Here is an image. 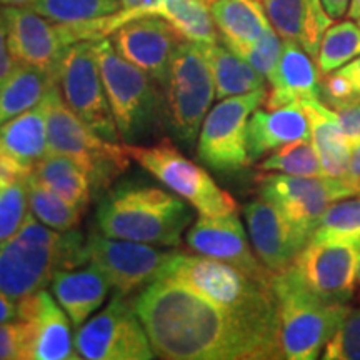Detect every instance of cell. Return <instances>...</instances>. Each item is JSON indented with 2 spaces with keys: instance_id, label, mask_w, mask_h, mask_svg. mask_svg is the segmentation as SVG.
<instances>
[{
  "instance_id": "6da1fadb",
  "label": "cell",
  "mask_w": 360,
  "mask_h": 360,
  "mask_svg": "<svg viewBox=\"0 0 360 360\" xmlns=\"http://www.w3.org/2000/svg\"><path fill=\"white\" fill-rule=\"evenodd\" d=\"M154 354L167 360L278 359L227 310L172 278L159 277L135 297Z\"/></svg>"
},
{
  "instance_id": "7a4b0ae2",
  "label": "cell",
  "mask_w": 360,
  "mask_h": 360,
  "mask_svg": "<svg viewBox=\"0 0 360 360\" xmlns=\"http://www.w3.org/2000/svg\"><path fill=\"white\" fill-rule=\"evenodd\" d=\"M159 277L177 281L212 300L257 335L278 359H283L272 281H259L231 264L207 255L180 252L170 254Z\"/></svg>"
},
{
  "instance_id": "3957f363",
  "label": "cell",
  "mask_w": 360,
  "mask_h": 360,
  "mask_svg": "<svg viewBox=\"0 0 360 360\" xmlns=\"http://www.w3.org/2000/svg\"><path fill=\"white\" fill-rule=\"evenodd\" d=\"M82 232L56 231L32 212L13 236L0 244V292L20 300L42 290L60 270L87 262Z\"/></svg>"
},
{
  "instance_id": "277c9868",
  "label": "cell",
  "mask_w": 360,
  "mask_h": 360,
  "mask_svg": "<svg viewBox=\"0 0 360 360\" xmlns=\"http://www.w3.org/2000/svg\"><path fill=\"white\" fill-rule=\"evenodd\" d=\"M192 219V210L179 197L137 184L115 187L97 209V227L103 236L148 245H180Z\"/></svg>"
},
{
  "instance_id": "5b68a950",
  "label": "cell",
  "mask_w": 360,
  "mask_h": 360,
  "mask_svg": "<svg viewBox=\"0 0 360 360\" xmlns=\"http://www.w3.org/2000/svg\"><path fill=\"white\" fill-rule=\"evenodd\" d=\"M272 290L283 359H319L349 302H330L315 294L292 265L274 272Z\"/></svg>"
},
{
  "instance_id": "8992f818",
  "label": "cell",
  "mask_w": 360,
  "mask_h": 360,
  "mask_svg": "<svg viewBox=\"0 0 360 360\" xmlns=\"http://www.w3.org/2000/svg\"><path fill=\"white\" fill-rule=\"evenodd\" d=\"M47 147L51 154L69 155L89 172L94 193H101L130 165L127 147L94 132L62 97L58 82L45 94Z\"/></svg>"
},
{
  "instance_id": "52a82bcc",
  "label": "cell",
  "mask_w": 360,
  "mask_h": 360,
  "mask_svg": "<svg viewBox=\"0 0 360 360\" xmlns=\"http://www.w3.org/2000/svg\"><path fill=\"white\" fill-rule=\"evenodd\" d=\"M94 52L120 137L129 143L137 142L162 117V87L120 56L109 37L94 40Z\"/></svg>"
},
{
  "instance_id": "ba28073f",
  "label": "cell",
  "mask_w": 360,
  "mask_h": 360,
  "mask_svg": "<svg viewBox=\"0 0 360 360\" xmlns=\"http://www.w3.org/2000/svg\"><path fill=\"white\" fill-rule=\"evenodd\" d=\"M214 97L215 84L204 45L182 40L162 85V119L179 142H195Z\"/></svg>"
},
{
  "instance_id": "9c48e42d",
  "label": "cell",
  "mask_w": 360,
  "mask_h": 360,
  "mask_svg": "<svg viewBox=\"0 0 360 360\" xmlns=\"http://www.w3.org/2000/svg\"><path fill=\"white\" fill-rule=\"evenodd\" d=\"M125 147L130 159L188 202L200 215L217 217L237 212V202L231 193L220 188L205 169L187 159L169 139L150 147L134 143Z\"/></svg>"
},
{
  "instance_id": "30bf717a",
  "label": "cell",
  "mask_w": 360,
  "mask_h": 360,
  "mask_svg": "<svg viewBox=\"0 0 360 360\" xmlns=\"http://www.w3.org/2000/svg\"><path fill=\"white\" fill-rule=\"evenodd\" d=\"M265 98V89L227 97L207 114L197 142V155L207 167L219 174H236L250 164L247 125Z\"/></svg>"
},
{
  "instance_id": "8fae6325",
  "label": "cell",
  "mask_w": 360,
  "mask_h": 360,
  "mask_svg": "<svg viewBox=\"0 0 360 360\" xmlns=\"http://www.w3.org/2000/svg\"><path fill=\"white\" fill-rule=\"evenodd\" d=\"M57 82L67 105L80 120L107 141H119L120 132L103 89L94 42L85 40L67 49L58 65Z\"/></svg>"
},
{
  "instance_id": "7c38bea8",
  "label": "cell",
  "mask_w": 360,
  "mask_h": 360,
  "mask_svg": "<svg viewBox=\"0 0 360 360\" xmlns=\"http://www.w3.org/2000/svg\"><path fill=\"white\" fill-rule=\"evenodd\" d=\"M85 360H150L155 357L134 305L117 295L101 314L79 327L74 339Z\"/></svg>"
},
{
  "instance_id": "4fadbf2b",
  "label": "cell",
  "mask_w": 360,
  "mask_h": 360,
  "mask_svg": "<svg viewBox=\"0 0 360 360\" xmlns=\"http://www.w3.org/2000/svg\"><path fill=\"white\" fill-rule=\"evenodd\" d=\"M260 199L276 205L290 222L314 233L315 225L334 202L360 195L359 188L332 177L267 174L257 177Z\"/></svg>"
},
{
  "instance_id": "5bb4252c",
  "label": "cell",
  "mask_w": 360,
  "mask_h": 360,
  "mask_svg": "<svg viewBox=\"0 0 360 360\" xmlns=\"http://www.w3.org/2000/svg\"><path fill=\"white\" fill-rule=\"evenodd\" d=\"M87 262L96 264L109 278L117 295L155 281L172 252H162L148 244L90 233L85 240Z\"/></svg>"
},
{
  "instance_id": "9a60e30c",
  "label": "cell",
  "mask_w": 360,
  "mask_h": 360,
  "mask_svg": "<svg viewBox=\"0 0 360 360\" xmlns=\"http://www.w3.org/2000/svg\"><path fill=\"white\" fill-rule=\"evenodd\" d=\"M357 259L359 244L310 238L292 267L315 294L330 302L347 304L355 292Z\"/></svg>"
},
{
  "instance_id": "2e32d148",
  "label": "cell",
  "mask_w": 360,
  "mask_h": 360,
  "mask_svg": "<svg viewBox=\"0 0 360 360\" xmlns=\"http://www.w3.org/2000/svg\"><path fill=\"white\" fill-rule=\"evenodd\" d=\"M0 12L13 60L57 77L62 57L70 47L58 24L30 7H2Z\"/></svg>"
},
{
  "instance_id": "e0dca14e",
  "label": "cell",
  "mask_w": 360,
  "mask_h": 360,
  "mask_svg": "<svg viewBox=\"0 0 360 360\" xmlns=\"http://www.w3.org/2000/svg\"><path fill=\"white\" fill-rule=\"evenodd\" d=\"M182 40L186 39L160 17L130 20L110 35L115 51L150 75L160 87L167 80L170 64Z\"/></svg>"
},
{
  "instance_id": "ac0fdd59",
  "label": "cell",
  "mask_w": 360,
  "mask_h": 360,
  "mask_svg": "<svg viewBox=\"0 0 360 360\" xmlns=\"http://www.w3.org/2000/svg\"><path fill=\"white\" fill-rule=\"evenodd\" d=\"M17 319L27 327V360H77L70 321L49 292L37 290L19 300Z\"/></svg>"
},
{
  "instance_id": "d6986e66",
  "label": "cell",
  "mask_w": 360,
  "mask_h": 360,
  "mask_svg": "<svg viewBox=\"0 0 360 360\" xmlns=\"http://www.w3.org/2000/svg\"><path fill=\"white\" fill-rule=\"evenodd\" d=\"M244 215L255 254L270 272L290 267L312 238V233L290 222L276 205L264 199L249 202Z\"/></svg>"
},
{
  "instance_id": "ffe728a7",
  "label": "cell",
  "mask_w": 360,
  "mask_h": 360,
  "mask_svg": "<svg viewBox=\"0 0 360 360\" xmlns=\"http://www.w3.org/2000/svg\"><path fill=\"white\" fill-rule=\"evenodd\" d=\"M186 240L197 254L231 264L259 281H272L274 272H270L250 250L244 225L238 220L237 212L217 217L200 215L187 232Z\"/></svg>"
},
{
  "instance_id": "44dd1931",
  "label": "cell",
  "mask_w": 360,
  "mask_h": 360,
  "mask_svg": "<svg viewBox=\"0 0 360 360\" xmlns=\"http://www.w3.org/2000/svg\"><path fill=\"white\" fill-rule=\"evenodd\" d=\"M270 92L265 98L269 110L281 109L290 103L321 101V75L319 67L300 45L283 40L278 64L270 75Z\"/></svg>"
},
{
  "instance_id": "7402d4cb",
  "label": "cell",
  "mask_w": 360,
  "mask_h": 360,
  "mask_svg": "<svg viewBox=\"0 0 360 360\" xmlns=\"http://www.w3.org/2000/svg\"><path fill=\"white\" fill-rule=\"evenodd\" d=\"M264 8L282 40L295 42L317 58L323 34L334 20L322 0H264Z\"/></svg>"
},
{
  "instance_id": "603a6c76",
  "label": "cell",
  "mask_w": 360,
  "mask_h": 360,
  "mask_svg": "<svg viewBox=\"0 0 360 360\" xmlns=\"http://www.w3.org/2000/svg\"><path fill=\"white\" fill-rule=\"evenodd\" d=\"M309 139L310 124L300 103H290L272 110L255 109L247 125L249 162H259L287 143Z\"/></svg>"
},
{
  "instance_id": "cb8c5ba5",
  "label": "cell",
  "mask_w": 360,
  "mask_h": 360,
  "mask_svg": "<svg viewBox=\"0 0 360 360\" xmlns=\"http://www.w3.org/2000/svg\"><path fill=\"white\" fill-rule=\"evenodd\" d=\"M110 287L109 278L96 264L60 270L52 278L53 295L75 327L82 326L101 307Z\"/></svg>"
},
{
  "instance_id": "d4e9b609",
  "label": "cell",
  "mask_w": 360,
  "mask_h": 360,
  "mask_svg": "<svg viewBox=\"0 0 360 360\" xmlns=\"http://www.w3.org/2000/svg\"><path fill=\"white\" fill-rule=\"evenodd\" d=\"M302 107L310 124V141L321 159L323 174L349 182L352 142L342 129L335 110L328 109L322 101L305 102Z\"/></svg>"
},
{
  "instance_id": "484cf974",
  "label": "cell",
  "mask_w": 360,
  "mask_h": 360,
  "mask_svg": "<svg viewBox=\"0 0 360 360\" xmlns=\"http://www.w3.org/2000/svg\"><path fill=\"white\" fill-rule=\"evenodd\" d=\"M210 13L217 27L220 44L238 57L270 27L260 0H217L210 6Z\"/></svg>"
},
{
  "instance_id": "4316f807",
  "label": "cell",
  "mask_w": 360,
  "mask_h": 360,
  "mask_svg": "<svg viewBox=\"0 0 360 360\" xmlns=\"http://www.w3.org/2000/svg\"><path fill=\"white\" fill-rule=\"evenodd\" d=\"M0 150L32 167L47 154V103L25 110L0 125Z\"/></svg>"
},
{
  "instance_id": "83f0119b",
  "label": "cell",
  "mask_w": 360,
  "mask_h": 360,
  "mask_svg": "<svg viewBox=\"0 0 360 360\" xmlns=\"http://www.w3.org/2000/svg\"><path fill=\"white\" fill-rule=\"evenodd\" d=\"M32 177L70 204L84 209L90 204L94 191L89 172L69 155L47 152L44 159L34 165Z\"/></svg>"
},
{
  "instance_id": "f1b7e54d",
  "label": "cell",
  "mask_w": 360,
  "mask_h": 360,
  "mask_svg": "<svg viewBox=\"0 0 360 360\" xmlns=\"http://www.w3.org/2000/svg\"><path fill=\"white\" fill-rule=\"evenodd\" d=\"M215 84L219 101L265 89V77L249 62L233 53L222 44H202Z\"/></svg>"
},
{
  "instance_id": "f546056e",
  "label": "cell",
  "mask_w": 360,
  "mask_h": 360,
  "mask_svg": "<svg viewBox=\"0 0 360 360\" xmlns=\"http://www.w3.org/2000/svg\"><path fill=\"white\" fill-rule=\"evenodd\" d=\"M56 82L57 77L35 67L15 64L11 74L0 82V125L39 105Z\"/></svg>"
},
{
  "instance_id": "4dcf8cb0",
  "label": "cell",
  "mask_w": 360,
  "mask_h": 360,
  "mask_svg": "<svg viewBox=\"0 0 360 360\" xmlns=\"http://www.w3.org/2000/svg\"><path fill=\"white\" fill-rule=\"evenodd\" d=\"M29 210L47 227L56 231H70L75 229L82 220L85 210L84 207L70 204L69 200L62 199L51 188L44 187L30 175L29 182Z\"/></svg>"
},
{
  "instance_id": "1f68e13d",
  "label": "cell",
  "mask_w": 360,
  "mask_h": 360,
  "mask_svg": "<svg viewBox=\"0 0 360 360\" xmlns=\"http://www.w3.org/2000/svg\"><path fill=\"white\" fill-rule=\"evenodd\" d=\"M360 56V25L350 20L330 25L323 34L317 53V67L322 75L330 74Z\"/></svg>"
},
{
  "instance_id": "d6a6232c",
  "label": "cell",
  "mask_w": 360,
  "mask_h": 360,
  "mask_svg": "<svg viewBox=\"0 0 360 360\" xmlns=\"http://www.w3.org/2000/svg\"><path fill=\"white\" fill-rule=\"evenodd\" d=\"M264 172H281L299 177H327L312 141L287 143L259 164Z\"/></svg>"
},
{
  "instance_id": "836d02e7",
  "label": "cell",
  "mask_w": 360,
  "mask_h": 360,
  "mask_svg": "<svg viewBox=\"0 0 360 360\" xmlns=\"http://www.w3.org/2000/svg\"><path fill=\"white\" fill-rule=\"evenodd\" d=\"M32 8L56 24H77L112 15L122 6L119 0H35Z\"/></svg>"
},
{
  "instance_id": "e575fe53",
  "label": "cell",
  "mask_w": 360,
  "mask_h": 360,
  "mask_svg": "<svg viewBox=\"0 0 360 360\" xmlns=\"http://www.w3.org/2000/svg\"><path fill=\"white\" fill-rule=\"evenodd\" d=\"M314 240L360 242V197L337 200L315 225Z\"/></svg>"
},
{
  "instance_id": "d590c367",
  "label": "cell",
  "mask_w": 360,
  "mask_h": 360,
  "mask_svg": "<svg viewBox=\"0 0 360 360\" xmlns=\"http://www.w3.org/2000/svg\"><path fill=\"white\" fill-rule=\"evenodd\" d=\"M321 357L323 360H360V305H347Z\"/></svg>"
},
{
  "instance_id": "8d00e7d4",
  "label": "cell",
  "mask_w": 360,
  "mask_h": 360,
  "mask_svg": "<svg viewBox=\"0 0 360 360\" xmlns=\"http://www.w3.org/2000/svg\"><path fill=\"white\" fill-rule=\"evenodd\" d=\"M27 182L0 187V244L19 231L30 212Z\"/></svg>"
},
{
  "instance_id": "74e56055",
  "label": "cell",
  "mask_w": 360,
  "mask_h": 360,
  "mask_svg": "<svg viewBox=\"0 0 360 360\" xmlns=\"http://www.w3.org/2000/svg\"><path fill=\"white\" fill-rule=\"evenodd\" d=\"M282 45L283 40L281 39V35L270 25L262 37L254 45H250L240 57L249 62L259 74H262L269 80L278 64V58H281L282 53Z\"/></svg>"
},
{
  "instance_id": "f35d334b",
  "label": "cell",
  "mask_w": 360,
  "mask_h": 360,
  "mask_svg": "<svg viewBox=\"0 0 360 360\" xmlns=\"http://www.w3.org/2000/svg\"><path fill=\"white\" fill-rule=\"evenodd\" d=\"M0 360H27V327L19 319L0 323Z\"/></svg>"
},
{
  "instance_id": "ab89813d",
  "label": "cell",
  "mask_w": 360,
  "mask_h": 360,
  "mask_svg": "<svg viewBox=\"0 0 360 360\" xmlns=\"http://www.w3.org/2000/svg\"><path fill=\"white\" fill-rule=\"evenodd\" d=\"M32 167H27L12 155L0 150V187L27 182L32 175Z\"/></svg>"
},
{
  "instance_id": "60d3db41",
  "label": "cell",
  "mask_w": 360,
  "mask_h": 360,
  "mask_svg": "<svg viewBox=\"0 0 360 360\" xmlns=\"http://www.w3.org/2000/svg\"><path fill=\"white\" fill-rule=\"evenodd\" d=\"M339 117L342 129L350 142H360V103H352V105L342 107L335 110Z\"/></svg>"
},
{
  "instance_id": "b9f144b4",
  "label": "cell",
  "mask_w": 360,
  "mask_h": 360,
  "mask_svg": "<svg viewBox=\"0 0 360 360\" xmlns=\"http://www.w3.org/2000/svg\"><path fill=\"white\" fill-rule=\"evenodd\" d=\"M17 62L13 60L11 47H8V39H7V27L4 22L2 12H0V82L11 74Z\"/></svg>"
},
{
  "instance_id": "7bdbcfd3",
  "label": "cell",
  "mask_w": 360,
  "mask_h": 360,
  "mask_svg": "<svg viewBox=\"0 0 360 360\" xmlns=\"http://www.w3.org/2000/svg\"><path fill=\"white\" fill-rule=\"evenodd\" d=\"M344 75V79L347 80L350 90H352L355 102L360 103V56L355 57L354 60H350L349 64H345L340 69H337Z\"/></svg>"
},
{
  "instance_id": "ee69618b",
  "label": "cell",
  "mask_w": 360,
  "mask_h": 360,
  "mask_svg": "<svg viewBox=\"0 0 360 360\" xmlns=\"http://www.w3.org/2000/svg\"><path fill=\"white\" fill-rule=\"evenodd\" d=\"M349 182L359 188L360 192V142L352 143L349 164Z\"/></svg>"
},
{
  "instance_id": "f6af8a7d",
  "label": "cell",
  "mask_w": 360,
  "mask_h": 360,
  "mask_svg": "<svg viewBox=\"0 0 360 360\" xmlns=\"http://www.w3.org/2000/svg\"><path fill=\"white\" fill-rule=\"evenodd\" d=\"M322 4L332 19H342L347 15L350 7V0H322Z\"/></svg>"
},
{
  "instance_id": "bcb514c9",
  "label": "cell",
  "mask_w": 360,
  "mask_h": 360,
  "mask_svg": "<svg viewBox=\"0 0 360 360\" xmlns=\"http://www.w3.org/2000/svg\"><path fill=\"white\" fill-rule=\"evenodd\" d=\"M13 319H17V305L11 297L0 292V323L11 322Z\"/></svg>"
},
{
  "instance_id": "7dc6e473",
  "label": "cell",
  "mask_w": 360,
  "mask_h": 360,
  "mask_svg": "<svg viewBox=\"0 0 360 360\" xmlns=\"http://www.w3.org/2000/svg\"><path fill=\"white\" fill-rule=\"evenodd\" d=\"M122 8H127V11H132V8H147L155 6L159 0H119Z\"/></svg>"
},
{
  "instance_id": "c3c4849f",
  "label": "cell",
  "mask_w": 360,
  "mask_h": 360,
  "mask_svg": "<svg viewBox=\"0 0 360 360\" xmlns=\"http://www.w3.org/2000/svg\"><path fill=\"white\" fill-rule=\"evenodd\" d=\"M35 0H0V7H30Z\"/></svg>"
},
{
  "instance_id": "681fc988",
  "label": "cell",
  "mask_w": 360,
  "mask_h": 360,
  "mask_svg": "<svg viewBox=\"0 0 360 360\" xmlns=\"http://www.w3.org/2000/svg\"><path fill=\"white\" fill-rule=\"evenodd\" d=\"M349 19L359 20L360 19V0H350V7L347 12Z\"/></svg>"
},
{
  "instance_id": "f907efd6",
  "label": "cell",
  "mask_w": 360,
  "mask_h": 360,
  "mask_svg": "<svg viewBox=\"0 0 360 360\" xmlns=\"http://www.w3.org/2000/svg\"><path fill=\"white\" fill-rule=\"evenodd\" d=\"M357 282L360 283V242H359V259H357Z\"/></svg>"
},
{
  "instance_id": "816d5d0a",
  "label": "cell",
  "mask_w": 360,
  "mask_h": 360,
  "mask_svg": "<svg viewBox=\"0 0 360 360\" xmlns=\"http://www.w3.org/2000/svg\"><path fill=\"white\" fill-rule=\"evenodd\" d=\"M204 2L207 4V6H209V7H210V6H212V4H214V2H217V0H204Z\"/></svg>"
},
{
  "instance_id": "f5cc1de1",
  "label": "cell",
  "mask_w": 360,
  "mask_h": 360,
  "mask_svg": "<svg viewBox=\"0 0 360 360\" xmlns=\"http://www.w3.org/2000/svg\"><path fill=\"white\" fill-rule=\"evenodd\" d=\"M359 25H360V19H359Z\"/></svg>"
}]
</instances>
